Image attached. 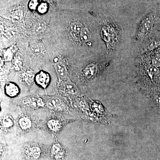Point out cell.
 Segmentation results:
<instances>
[{"instance_id": "obj_1", "label": "cell", "mask_w": 160, "mask_h": 160, "mask_svg": "<svg viewBox=\"0 0 160 160\" xmlns=\"http://www.w3.org/2000/svg\"><path fill=\"white\" fill-rule=\"evenodd\" d=\"M35 80L38 85L41 86L42 87L45 88L50 83V76L48 73L41 71L37 74Z\"/></svg>"}, {"instance_id": "obj_2", "label": "cell", "mask_w": 160, "mask_h": 160, "mask_svg": "<svg viewBox=\"0 0 160 160\" xmlns=\"http://www.w3.org/2000/svg\"><path fill=\"white\" fill-rule=\"evenodd\" d=\"M6 94L10 97H15L19 93V89L17 85L12 82L6 84L5 87Z\"/></svg>"}, {"instance_id": "obj_3", "label": "cell", "mask_w": 160, "mask_h": 160, "mask_svg": "<svg viewBox=\"0 0 160 160\" xmlns=\"http://www.w3.org/2000/svg\"><path fill=\"white\" fill-rule=\"evenodd\" d=\"M20 126L23 129H27L30 128L32 126V122L29 118L27 117H23L19 121Z\"/></svg>"}, {"instance_id": "obj_4", "label": "cell", "mask_w": 160, "mask_h": 160, "mask_svg": "<svg viewBox=\"0 0 160 160\" xmlns=\"http://www.w3.org/2000/svg\"><path fill=\"white\" fill-rule=\"evenodd\" d=\"M48 128L53 131H57L61 127V124L58 120L52 119L50 120L47 123Z\"/></svg>"}, {"instance_id": "obj_5", "label": "cell", "mask_w": 160, "mask_h": 160, "mask_svg": "<svg viewBox=\"0 0 160 160\" xmlns=\"http://www.w3.org/2000/svg\"><path fill=\"white\" fill-rule=\"evenodd\" d=\"M56 70L60 76L65 78L67 76V71L63 65L60 63H57L55 66Z\"/></svg>"}, {"instance_id": "obj_6", "label": "cell", "mask_w": 160, "mask_h": 160, "mask_svg": "<svg viewBox=\"0 0 160 160\" xmlns=\"http://www.w3.org/2000/svg\"><path fill=\"white\" fill-rule=\"evenodd\" d=\"M80 38L83 41L87 42L91 39V34L90 31L87 29L83 28L80 33Z\"/></svg>"}, {"instance_id": "obj_7", "label": "cell", "mask_w": 160, "mask_h": 160, "mask_svg": "<svg viewBox=\"0 0 160 160\" xmlns=\"http://www.w3.org/2000/svg\"><path fill=\"white\" fill-rule=\"evenodd\" d=\"M60 103L61 102L60 99L57 98L51 99L47 102V107L51 109H54L56 108L57 107V106H59Z\"/></svg>"}, {"instance_id": "obj_8", "label": "cell", "mask_w": 160, "mask_h": 160, "mask_svg": "<svg viewBox=\"0 0 160 160\" xmlns=\"http://www.w3.org/2000/svg\"><path fill=\"white\" fill-rule=\"evenodd\" d=\"M83 28L81 24L78 22L72 23L71 24V30L74 33H80Z\"/></svg>"}, {"instance_id": "obj_9", "label": "cell", "mask_w": 160, "mask_h": 160, "mask_svg": "<svg viewBox=\"0 0 160 160\" xmlns=\"http://www.w3.org/2000/svg\"><path fill=\"white\" fill-rule=\"evenodd\" d=\"M14 122L12 118L9 116H7L4 118L2 121V125L5 128H9L13 126Z\"/></svg>"}, {"instance_id": "obj_10", "label": "cell", "mask_w": 160, "mask_h": 160, "mask_svg": "<svg viewBox=\"0 0 160 160\" xmlns=\"http://www.w3.org/2000/svg\"><path fill=\"white\" fill-rule=\"evenodd\" d=\"M47 9H48V5L46 3H41L38 6V11L40 14H44L47 12Z\"/></svg>"}, {"instance_id": "obj_11", "label": "cell", "mask_w": 160, "mask_h": 160, "mask_svg": "<svg viewBox=\"0 0 160 160\" xmlns=\"http://www.w3.org/2000/svg\"><path fill=\"white\" fill-rule=\"evenodd\" d=\"M41 1V0H31L29 3V8L32 10H35L37 6L40 4Z\"/></svg>"}, {"instance_id": "obj_12", "label": "cell", "mask_w": 160, "mask_h": 160, "mask_svg": "<svg viewBox=\"0 0 160 160\" xmlns=\"http://www.w3.org/2000/svg\"><path fill=\"white\" fill-rule=\"evenodd\" d=\"M66 89L67 90L72 94H75L77 92V88L75 87L73 84L71 83H67L66 84Z\"/></svg>"}, {"instance_id": "obj_13", "label": "cell", "mask_w": 160, "mask_h": 160, "mask_svg": "<svg viewBox=\"0 0 160 160\" xmlns=\"http://www.w3.org/2000/svg\"><path fill=\"white\" fill-rule=\"evenodd\" d=\"M31 154L35 158H38L40 156L41 150L39 148L34 147L31 149Z\"/></svg>"}, {"instance_id": "obj_14", "label": "cell", "mask_w": 160, "mask_h": 160, "mask_svg": "<svg viewBox=\"0 0 160 160\" xmlns=\"http://www.w3.org/2000/svg\"><path fill=\"white\" fill-rule=\"evenodd\" d=\"M60 149V145L58 144H56L52 147L51 153L53 155H56L59 152Z\"/></svg>"}, {"instance_id": "obj_15", "label": "cell", "mask_w": 160, "mask_h": 160, "mask_svg": "<svg viewBox=\"0 0 160 160\" xmlns=\"http://www.w3.org/2000/svg\"><path fill=\"white\" fill-rule=\"evenodd\" d=\"M37 104L38 106H44V103H43V101L41 99H39L38 100V102H37Z\"/></svg>"}]
</instances>
